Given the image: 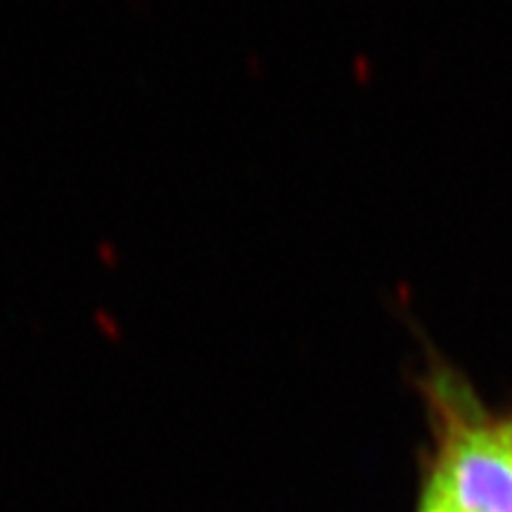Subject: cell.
Instances as JSON below:
<instances>
[{
  "instance_id": "7a4b0ae2",
  "label": "cell",
  "mask_w": 512,
  "mask_h": 512,
  "mask_svg": "<svg viewBox=\"0 0 512 512\" xmlns=\"http://www.w3.org/2000/svg\"><path fill=\"white\" fill-rule=\"evenodd\" d=\"M420 512H456V508L446 501V496L441 494L437 486L427 484L425 496H422Z\"/></svg>"
},
{
  "instance_id": "6da1fadb",
  "label": "cell",
  "mask_w": 512,
  "mask_h": 512,
  "mask_svg": "<svg viewBox=\"0 0 512 512\" xmlns=\"http://www.w3.org/2000/svg\"><path fill=\"white\" fill-rule=\"evenodd\" d=\"M425 380L439 432L430 484L456 512H512V413H486L451 368L437 366Z\"/></svg>"
}]
</instances>
